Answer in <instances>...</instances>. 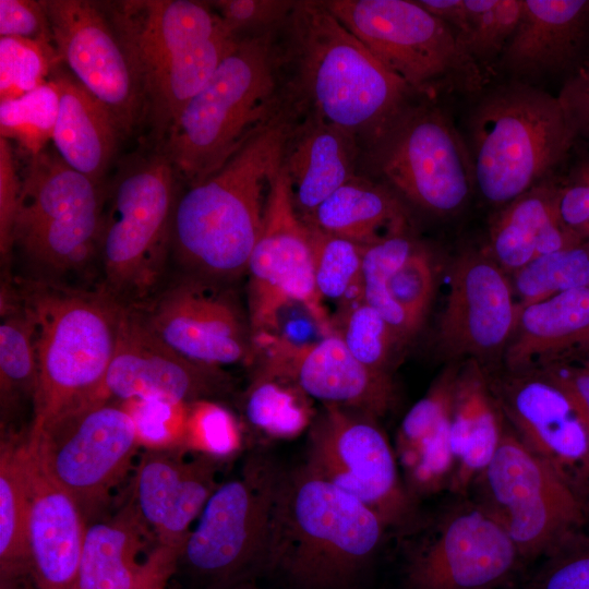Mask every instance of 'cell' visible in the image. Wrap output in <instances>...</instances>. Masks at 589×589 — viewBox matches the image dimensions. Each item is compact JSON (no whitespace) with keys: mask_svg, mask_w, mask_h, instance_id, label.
Segmentation results:
<instances>
[{"mask_svg":"<svg viewBox=\"0 0 589 589\" xmlns=\"http://www.w3.org/2000/svg\"><path fill=\"white\" fill-rule=\"evenodd\" d=\"M418 3L448 25L464 45L468 33V13L465 0H419Z\"/></svg>","mask_w":589,"mask_h":589,"instance_id":"55","label":"cell"},{"mask_svg":"<svg viewBox=\"0 0 589 589\" xmlns=\"http://www.w3.org/2000/svg\"><path fill=\"white\" fill-rule=\"evenodd\" d=\"M528 589H589V529L545 556Z\"/></svg>","mask_w":589,"mask_h":589,"instance_id":"49","label":"cell"},{"mask_svg":"<svg viewBox=\"0 0 589 589\" xmlns=\"http://www.w3.org/2000/svg\"><path fill=\"white\" fill-rule=\"evenodd\" d=\"M521 557L501 522L480 503L448 509L407 566L410 589H496Z\"/></svg>","mask_w":589,"mask_h":589,"instance_id":"17","label":"cell"},{"mask_svg":"<svg viewBox=\"0 0 589 589\" xmlns=\"http://www.w3.org/2000/svg\"><path fill=\"white\" fill-rule=\"evenodd\" d=\"M333 329L352 356L364 365L389 373L406 345L385 318L362 300L339 306ZM390 374V373H389Z\"/></svg>","mask_w":589,"mask_h":589,"instance_id":"40","label":"cell"},{"mask_svg":"<svg viewBox=\"0 0 589 589\" xmlns=\"http://www.w3.org/2000/svg\"><path fill=\"white\" fill-rule=\"evenodd\" d=\"M22 175L19 172L10 141L0 136V250L5 256L13 247Z\"/></svg>","mask_w":589,"mask_h":589,"instance_id":"52","label":"cell"},{"mask_svg":"<svg viewBox=\"0 0 589 589\" xmlns=\"http://www.w3.org/2000/svg\"><path fill=\"white\" fill-rule=\"evenodd\" d=\"M386 529L364 503L302 465L283 472L265 561L305 587H336L372 557Z\"/></svg>","mask_w":589,"mask_h":589,"instance_id":"3","label":"cell"},{"mask_svg":"<svg viewBox=\"0 0 589 589\" xmlns=\"http://www.w3.org/2000/svg\"><path fill=\"white\" fill-rule=\"evenodd\" d=\"M465 141L474 189L497 208L553 177L576 145L558 97L521 81L479 97Z\"/></svg>","mask_w":589,"mask_h":589,"instance_id":"4","label":"cell"},{"mask_svg":"<svg viewBox=\"0 0 589 589\" xmlns=\"http://www.w3.org/2000/svg\"><path fill=\"white\" fill-rule=\"evenodd\" d=\"M26 436L5 435L0 448V579L31 575L27 551Z\"/></svg>","mask_w":589,"mask_h":589,"instance_id":"34","label":"cell"},{"mask_svg":"<svg viewBox=\"0 0 589 589\" xmlns=\"http://www.w3.org/2000/svg\"><path fill=\"white\" fill-rule=\"evenodd\" d=\"M310 399L293 382L256 370L245 394L244 411L259 431L288 440L311 426L315 414Z\"/></svg>","mask_w":589,"mask_h":589,"instance_id":"35","label":"cell"},{"mask_svg":"<svg viewBox=\"0 0 589 589\" xmlns=\"http://www.w3.org/2000/svg\"><path fill=\"white\" fill-rule=\"evenodd\" d=\"M588 348L589 288H580L521 308L502 358L505 370L519 372L566 362Z\"/></svg>","mask_w":589,"mask_h":589,"instance_id":"28","label":"cell"},{"mask_svg":"<svg viewBox=\"0 0 589 589\" xmlns=\"http://www.w3.org/2000/svg\"><path fill=\"white\" fill-rule=\"evenodd\" d=\"M468 33L464 47L481 67L500 59L522 14V0H465Z\"/></svg>","mask_w":589,"mask_h":589,"instance_id":"43","label":"cell"},{"mask_svg":"<svg viewBox=\"0 0 589 589\" xmlns=\"http://www.w3.org/2000/svg\"><path fill=\"white\" fill-rule=\"evenodd\" d=\"M24 462L32 579L37 589H75L86 519L75 500L43 470L26 440Z\"/></svg>","mask_w":589,"mask_h":589,"instance_id":"26","label":"cell"},{"mask_svg":"<svg viewBox=\"0 0 589 589\" xmlns=\"http://www.w3.org/2000/svg\"><path fill=\"white\" fill-rule=\"evenodd\" d=\"M288 133L271 121L219 170L178 196L171 251L188 275L215 283L247 273Z\"/></svg>","mask_w":589,"mask_h":589,"instance_id":"1","label":"cell"},{"mask_svg":"<svg viewBox=\"0 0 589 589\" xmlns=\"http://www.w3.org/2000/svg\"><path fill=\"white\" fill-rule=\"evenodd\" d=\"M558 99L575 134L576 144H589V62L578 67L562 87Z\"/></svg>","mask_w":589,"mask_h":589,"instance_id":"53","label":"cell"},{"mask_svg":"<svg viewBox=\"0 0 589 589\" xmlns=\"http://www.w3.org/2000/svg\"><path fill=\"white\" fill-rule=\"evenodd\" d=\"M477 481L479 503L501 522L521 560L545 557L589 529V489L533 453L507 423Z\"/></svg>","mask_w":589,"mask_h":589,"instance_id":"9","label":"cell"},{"mask_svg":"<svg viewBox=\"0 0 589 589\" xmlns=\"http://www.w3.org/2000/svg\"><path fill=\"white\" fill-rule=\"evenodd\" d=\"M229 589H253V588H251V587H250L248 584H245V582H240V584H238V585H236V586H233V587H231V588H229Z\"/></svg>","mask_w":589,"mask_h":589,"instance_id":"58","label":"cell"},{"mask_svg":"<svg viewBox=\"0 0 589 589\" xmlns=\"http://www.w3.org/2000/svg\"><path fill=\"white\" fill-rule=\"evenodd\" d=\"M376 142L382 176L428 213L452 216L476 190L466 141L438 107H407Z\"/></svg>","mask_w":589,"mask_h":589,"instance_id":"15","label":"cell"},{"mask_svg":"<svg viewBox=\"0 0 589 589\" xmlns=\"http://www.w3.org/2000/svg\"><path fill=\"white\" fill-rule=\"evenodd\" d=\"M0 36L21 37L53 45L44 2L0 0Z\"/></svg>","mask_w":589,"mask_h":589,"instance_id":"51","label":"cell"},{"mask_svg":"<svg viewBox=\"0 0 589 589\" xmlns=\"http://www.w3.org/2000/svg\"><path fill=\"white\" fill-rule=\"evenodd\" d=\"M151 534L133 503L87 525L75 589L165 588L179 553L157 545L144 555Z\"/></svg>","mask_w":589,"mask_h":589,"instance_id":"25","label":"cell"},{"mask_svg":"<svg viewBox=\"0 0 589 589\" xmlns=\"http://www.w3.org/2000/svg\"><path fill=\"white\" fill-rule=\"evenodd\" d=\"M315 228L368 247L406 232L400 201L388 190L353 177L302 218Z\"/></svg>","mask_w":589,"mask_h":589,"instance_id":"33","label":"cell"},{"mask_svg":"<svg viewBox=\"0 0 589 589\" xmlns=\"http://www.w3.org/2000/svg\"><path fill=\"white\" fill-rule=\"evenodd\" d=\"M178 176L157 148L118 173L103 215L98 259L104 293L122 306L152 297L171 252Z\"/></svg>","mask_w":589,"mask_h":589,"instance_id":"7","label":"cell"},{"mask_svg":"<svg viewBox=\"0 0 589 589\" xmlns=\"http://www.w3.org/2000/svg\"><path fill=\"white\" fill-rule=\"evenodd\" d=\"M366 413L323 405L309 433L305 464L311 472L357 497L386 528L413 522V497L400 480L385 433Z\"/></svg>","mask_w":589,"mask_h":589,"instance_id":"14","label":"cell"},{"mask_svg":"<svg viewBox=\"0 0 589 589\" xmlns=\"http://www.w3.org/2000/svg\"><path fill=\"white\" fill-rule=\"evenodd\" d=\"M308 226L314 280L321 299L337 301L339 306L362 300L364 247L326 233L310 224Z\"/></svg>","mask_w":589,"mask_h":589,"instance_id":"39","label":"cell"},{"mask_svg":"<svg viewBox=\"0 0 589 589\" xmlns=\"http://www.w3.org/2000/svg\"><path fill=\"white\" fill-rule=\"evenodd\" d=\"M189 404L161 398L120 402L133 420L141 446L146 449H184Z\"/></svg>","mask_w":589,"mask_h":589,"instance_id":"44","label":"cell"},{"mask_svg":"<svg viewBox=\"0 0 589 589\" xmlns=\"http://www.w3.org/2000/svg\"><path fill=\"white\" fill-rule=\"evenodd\" d=\"M160 589H164V588H160Z\"/></svg>","mask_w":589,"mask_h":589,"instance_id":"59","label":"cell"},{"mask_svg":"<svg viewBox=\"0 0 589 589\" xmlns=\"http://www.w3.org/2000/svg\"><path fill=\"white\" fill-rule=\"evenodd\" d=\"M513 276L519 310L565 291L589 288V242L540 255Z\"/></svg>","mask_w":589,"mask_h":589,"instance_id":"37","label":"cell"},{"mask_svg":"<svg viewBox=\"0 0 589 589\" xmlns=\"http://www.w3.org/2000/svg\"><path fill=\"white\" fill-rule=\"evenodd\" d=\"M459 364L453 361L447 365L426 394L406 413L397 433L395 450L414 444L449 419Z\"/></svg>","mask_w":589,"mask_h":589,"instance_id":"47","label":"cell"},{"mask_svg":"<svg viewBox=\"0 0 589 589\" xmlns=\"http://www.w3.org/2000/svg\"><path fill=\"white\" fill-rule=\"evenodd\" d=\"M50 79L60 96L55 149L69 166L99 185L124 134L110 110L61 62Z\"/></svg>","mask_w":589,"mask_h":589,"instance_id":"30","label":"cell"},{"mask_svg":"<svg viewBox=\"0 0 589 589\" xmlns=\"http://www.w3.org/2000/svg\"><path fill=\"white\" fill-rule=\"evenodd\" d=\"M241 444L240 426L227 408L212 399L189 404L184 449L218 460L238 452Z\"/></svg>","mask_w":589,"mask_h":589,"instance_id":"46","label":"cell"},{"mask_svg":"<svg viewBox=\"0 0 589 589\" xmlns=\"http://www.w3.org/2000/svg\"><path fill=\"white\" fill-rule=\"evenodd\" d=\"M53 45L63 65L117 119L124 136L144 119L141 86L103 4L45 0Z\"/></svg>","mask_w":589,"mask_h":589,"instance_id":"18","label":"cell"},{"mask_svg":"<svg viewBox=\"0 0 589 589\" xmlns=\"http://www.w3.org/2000/svg\"><path fill=\"white\" fill-rule=\"evenodd\" d=\"M181 449H146L134 481L133 505L160 546L180 553L193 522L219 485L217 459Z\"/></svg>","mask_w":589,"mask_h":589,"instance_id":"24","label":"cell"},{"mask_svg":"<svg viewBox=\"0 0 589 589\" xmlns=\"http://www.w3.org/2000/svg\"><path fill=\"white\" fill-rule=\"evenodd\" d=\"M366 49L411 91L478 93L481 67L453 29L418 1H323Z\"/></svg>","mask_w":589,"mask_h":589,"instance_id":"10","label":"cell"},{"mask_svg":"<svg viewBox=\"0 0 589 589\" xmlns=\"http://www.w3.org/2000/svg\"><path fill=\"white\" fill-rule=\"evenodd\" d=\"M104 206L99 185L46 148L22 176L13 245L52 273L79 271L98 257Z\"/></svg>","mask_w":589,"mask_h":589,"instance_id":"11","label":"cell"},{"mask_svg":"<svg viewBox=\"0 0 589 589\" xmlns=\"http://www.w3.org/2000/svg\"><path fill=\"white\" fill-rule=\"evenodd\" d=\"M561 384L575 400L589 437V370L561 362L541 368Z\"/></svg>","mask_w":589,"mask_h":589,"instance_id":"54","label":"cell"},{"mask_svg":"<svg viewBox=\"0 0 589 589\" xmlns=\"http://www.w3.org/2000/svg\"><path fill=\"white\" fill-rule=\"evenodd\" d=\"M589 35V0H522L520 22L498 59L515 81L574 69Z\"/></svg>","mask_w":589,"mask_h":589,"instance_id":"27","label":"cell"},{"mask_svg":"<svg viewBox=\"0 0 589 589\" xmlns=\"http://www.w3.org/2000/svg\"><path fill=\"white\" fill-rule=\"evenodd\" d=\"M582 356H584V360H582L581 365L589 370V348Z\"/></svg>","mask_w":589,"mask_h":589,"instance_id":"57","label":"cell"},{"mask_svg":"<svg viewBox=\"0 0 589 589\" xmlns=\"http://www.w3.org/2000/svg\"><path fill=\"white\" fill-rule=\"evenodd\" d=\"M254 353L261 354L257 371L293 382L323 405L353 409L374 418L392 407L390 374L357 360L335 332L314 341L260 334L253 337Z\"/></svg>","mask_w":589,"mask_h":589,"instance_id":"20","label":"cell"},{"mask_svg":"<svg viewBox=\"0 0 589 589\" xmlns=\"http://www.w3.org/2000/svg\"><path fill=\"white\" fill-rule=\"evenodd\" d=\"M505 425L485 368L474 359L461 360L449 419L455 459L452 492L462 494L477 481L493 458Z\"/></svg>","mask_w":589,"mask_h":589,"instance_id":"29","label":"cell"},{"mask_svg":"<svg viewBox=\"0 0 589 589\" xmlns=\"http://www.w3.org/2000/svg\"><path fill=\"white\" fill-rule=\"evenodd\" d=\"M211 3L237 37L242 32L260 31L279 22L291 13L296 4L278 0H219Z\"/></svg>","mask_w":589,"mask_h":589,"instance_id":"50","label":"cell"},{"mask_svg":"<svg viewBox=\"0 0 589 589\" xmlns=\"http://www.w3.org/2000/svg\"><path fill=\"white\" fill-rule=\"evenodd\" d=\"M287 141L284 169L302 218L348 182L353 175V134L317 117Z\"/></svg>","mask_w":589,"mask_h":589,"instance_id":"32","label":"cell"},{"mask_svg":"<svg viewBox=\"0 0 589 589\" xmlns=\"http://www.w3.org/2000/svg\"><path fill=\"white\" fill-rule=\"evenodd\" d=\"M489 239L490 255L510 274L540 255L581 242L558 218L552 177L498 208Z\"/></svg>","mask_w":589,"mask_h":589,"instance_id":"31","label":"cell"},{"mask_svg":"<svg viewBox=\"0 0 589 589\" xmlns=\"http://www.w3.org/2000/svg\"><path fill=\"white\" fill-rule=\"evenodd\" d=\"M417 241L406 232L364 247L362 259V298L376 310L407 344L416 336L402 309L393 299L387 283L406 262Z\"/></svg>","mask_w":589,"mask_h":589,"instance_id":"38","label":"cell"},{"mask_svg":"<svg viewBox=\"0 0 589 589\" xmlns=\"http://www.w3.org/2000/svg\"><path fill=\"white\" fill-rule=\"evenodd\" d=\"M0 589H37L32 576L25 575L14 578L0 579Z\"/></svg>","mask_w":589,"mask_h":589,"instance_id":"56","label":"cell"},{"mask_svg":"<svg viewBox=\"0 0 589 589\" xmlns=\"http://www.w3.org/2000/svg\"><path fill=\"white\" fill-rule=\"evenodd\" d=\"M38 387L35 323L29 309L5 313L0 325V394L2 410L21 400L33 406Z\"/></svg>","mask_w":589,"mask_h":589,"instance_id":"36","label":"cell"},{"mask_svg":"<svg viewBox=\"0 0 589 589\" xmlns=\"http://www.w3.org/2000/svg\"><path fill=\"white\" fill-rule=\"evenodd\" d=\"M60 62L52 44L0 37V101L21 97L46 83Z\"/></svg>","mask_w":589,"mask_h":589,"instance_id":"42","label":"cell"},{"mask_svg":"<svg viewBox=\"0 0 589 589\" xmlns=\"http://www.w3.org/2000/svg\"><path fill=\"white\" fill-rule=\"evenodd\" d=\"M519 315L512 281L490 253L469 250L449 269L438 342L453 360L503 357Z\"/></svg>","mask_w":589,"mask_h":589,"instance_id":"22","label":"cell"},{"mask_svg":"<svg viewBox=\"0 0 589 589\" xmlns=\"http://www.w3.org/2000/svg\"><path fill=\"white\" fill-rule=\"evenodd\" d=\"M34 323L38 387L29 429L88 404L115 351L122 305L104 292L37 290L26 302Z\"/></svg>","mask_w":589,"mask_h":589,"instance_id":"8","label":"cell"},{"mask_svg":"<svg viewBox=\"0 0 589 589\" xmlns=\"http://www.w3.org/2000/svg\"><path fill=\"white\" fill-rule=\"evenodd\" d=\"M264 456L249 459L219 483L182 546L177 568L212 589H229L265 561L274 503L283 476Z\"/></svg>","mask_w":589,"mask_h":589,"instance_id":"12","label":"cell"},{"mask_svg":"<svg viewBox=\"0 0 589 589\" xmlns=\"http://www.w3.org/2000/svg\"><path fill=\"white\" fill-rule=\"evenodd\" d=\"M488 377L506 423L519 440L589 489V437L570 394L543 369L505 370Z\"/></svg>","mask_w":589,"mask_h":589,"instance_id":"23","label":"cell"},{"mask_svg":"<svg viewBox=\"0 0 589 589\" xmlns=\"http://www.w3.org/2000/svg\"><path fill=\"white\" fill-rule=\"evenodd\" d=\"M274 70L265 34L241 38L184 105L158 149L188 187L219 170L269 123L276 87Z\"/></svg>","mask_w":589,"mask_h":589,"instance_id":"6","label":"cell"},{"mask_svg":"<svg viewBox=\"0 0 589 589\" xmlns=\"http://www.w3.org/2000/svg\"><path fill=\"white\" fill-rule=\"evenodd\" d=\"M103 7L139 80L144 118L163 143L184 105L241 38L208 3L127 0Z\"/></svg>","mask_w":589,"mask_h":589,"instance_id":"2","label":"cell"},{"mask_svg":"<svg viewBox=\"0 0 589 589\" xmlns=\"http://www.w3.org/2000/svg\"><path fill=\"white\" fill-rule=\"evenodd\" d=\"M247 274L252 337L271 333L289 303L303 306L322 336L334 333L315 286L310 229L296 209L284 165L272 182Z\"/></svg>","mask_w":589,"mask_h":589,"instance_id":"16","label":"cell"},{"mask_svg":"<svg viewBox=\"0 0 589 589\" xmlns=\"http://www.w3.org/2000/svg\"><path fill=\"white\" fill-rule=\"evenodd\" d=\"M387 286L417 335L430 312L435 293L436 267L432 252L417 243L406 262L388 279Z\"/></svg>","mask_w":589,"mask_h":589,"instance_id":"45","label":"cell"},{"mask_svg":"<svg viewBox=\"0 0 589 589\" xmlns=\"http://www.w3.org/2000/svg\"><path fill=\"white\" fill-rule=\"evenodd\" d=\"M220 283L185 276L158 294L143 314L171 349L195 363L218 368L253 354L249 318Z\"/></svg>","mask_w":589,"mask_h":589,"instance_id":"19","label":"cell"},{"mask_svg":"<svg viewBox=\"0 0 589 589\" xmlns=\"http://www.w3.org/2000/svg\"><path fill=\"white\" fill-rule=\"evenodd\" d=\"M27 447L47 476L91 518L124 478L141 447L131 416L120 405L95 401L37 429Z\"/></svg>","mask_w":589,"mask_h":589,"instance_id":"13","label":"cell"},{"mask_svg":"<svg viewBox=\"0 0 589 589\" xmlns=\"http://www.w3.org/2000/svg\"><path fill=\"white\" fill-rule=\"evenodd\" d=\"M290 15L300 81L316 117L377 141L406 110L411 89L323 1L296 2Z\"/></svg>","mask_w":589,"mask_h":589,"instance_id":"5","label":"cell"},{"mask_svg":"<svg viewBox=\"0 0 589 589\" xmlns=\"http://www.w3.org/2000/svg\"><path fill=\"white\" fill-rule=\"evenodd\" d=\"M59 100V87L49 79L21 97L0 101V136L14 141L28 157L43 152L52 142Z\"/></svg>","mask_w":589,"mask_h":589,"instance_id":"41","label":"cell"},{"mask_svg":"<svg viewBox=\"0 0 589 589\" xmlns=\"http://www.w3.org/2000/svg\"><path fill=\"white\" fill-rule=\"evenodd\" d=\"M578 153L552 182L561 223L579 241L589 242V151Z\"/></svg>","mask_w":589,"mask_h":589,"instance_id":"48","label":"cell"},{"mask_svg":"<svg viewBox=\"0 0 589 589\" xmlns=\"http://www.w3.org/2000/svg\"><path fill=\"white\" fill-rule=\"evenodd\" d=\"M228 385L221 369L182 357L153 332L139 309L122 306L112 359L89 402L161 398L189 404L211 399Z\"/></svg>","mask_w":589,"mask_h":589,"instance_id":"21","label":"cell"}]
</instances>
